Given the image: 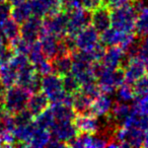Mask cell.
Listing matches in <instances>:
<instances>
[{
    "label": "cell",
    "instance_id": "obj_41",
    "mask_svg": "<svg viewBox=\"0 0 148 148\" xmlns=\"http://www.w3.org/2000/svg\"><path fill=\"white\" fill-rule=\"evenodd\" d=\"M143 146H144V147H148V130H147V131H145V133H144Z\"/></svg>",
    "mask_w": 148,
    "mask_h": 148
},
{
    "label": "cell",
    "instance_id": "obj_15",
    "mask_svg": "<svg viewBox=\"0 0 148 148\" xmlns=\"http://www.w3.org/2000/svg\"><path fill=\"white\" fill-rule=\"evenodd\" d=\"M113 105V101H112L110 95L101 92L99 97H97L92 101L90 108V114H92V115L97 116L99 118L107 117V116H109Z\"/></svg>",
    "mask_w": 148,
    "mask_h": 148
},
{
    "label": "cell",
    "instance_id": "obj_31",
    "mask_svg": "<svg viewBox=\"0 0 148 148\" xmlns=\"http://www.w3.org/2000/svg\"><path fill=\"white\" fill-rule=\"evenodd\" d=\"M8 43L9 47L14 52V54H23V55H27L29 54L31 44L27 43L25 40H23L21 36L17 37L16 39L8 42Z\"/></svg>",
    "mask_w": 148,
    "mask_h": 148
},
{
    "label": "cell",
    "instance_id": "obj_38",
    "mask_svg": "<svg viewBox=\"0 0 148 148\" xmlns=\"http://www.w3.org/2000/svg\"><path fill=\"white\" fill-rule=\"evenodd\" d=\"M129 2H131L130 0H103V4L107 5L110 9L122 6V5L127 4Z\"/></svg>",
    "mask_w": 148,
    "mask_h": 148
},
{
    "label": "cell",
    "instance_id": "obj_46",
    "mask_svg": "<svg viewBox=\"0 0 148 148\" xmlns=\"http://www.w3.org/2000/svg\"><path fill=\"white\" fill-rule=\"evenodd\" d=\"M3 113H4V112H3V110H2V107H1V103H0V118L2 117Z\"/></svg>",
    "mask_w": 148,
    "mask_h": 148
},
{
    "label": "cell",
    "instance_id": "obj_7",
    "mask_svg": "<svg viewBox=\"0 0 148 148\" xmlns=\"http://www.w3.org/2000/svg\"><path fill=\"white\" fill-rule=\"evenodd\" d=\"M123 71L125 82L134 84L146 73L144 59H142L139 55L127 57V60L123 65Z\"/></svg>",
    "mask_w": 148,
    "mask_h": 148
},
{
    "label": "cell",
    "instance_id": "obj_16",
    "mask_svg": "<svg viewBox=\"0 0 148 148\" xmlns=\"http://www.w3.org/2000/svg\"><path fill=\"white\" fill-rule=\"evenodd\" d=\"M59 41L60 39L50 34L44 33L42 31L39 38V42L41 44V48L43 53L49 60H52L58 55L59 51Z\"/></svg>",
    "mask_w": 148,
    "mask_h": 148
},
{
    "label": "cell",
    "instance_id": "obj_36",
    "mask_svg": "<svg viewBox=\"0 0 148 148\" xmlns=\"http://www.w3.org/2000/svg\"><path fill=\"white\" fill-rule=\"evenodd\" d=\"M138 55L142 59L148 58V35L141 38V41L138 45Z\"/></svg>",
    "mask_w": 148,
    "mask_h": 148
},
{
    "label": "cell",
    "instance_id": "obj_9",
    "mask_svg": "<svg viewBox=\"0 0 148 148\" xmlns=\"http://www.w3.org/2000/svg\"><path fill=\"white\" fill-rule=\"evenodd\" d=\"M75 43L77 50L89 51L101 43L99 33L91 25H88L77 33L75 36Z\"/></svg>",
    "mask_w": 148,
    "mask_h": 148
},
{
    "label": "cell",
    "instance_id": "obj_1",
    "mask_svg": "<svg viewBox=\"0 0 148 148\" xmlns=\"http://www.w3.org/2000/svg\"><path fill=\"white\" fill-rule=\"evenodd\" d=\"M29 95L31 93L27 89L17 84L5 88L4 95L1 99L3 112L9 115H15L27 109Z\"/></svg>",
    "mask_w": 148,
    "mask_h": 148
},
{
    "label": "cell",
    "instance_id": "obj_40",
    "mask_svg": "<svg viewBox=\"0 0 148 148\" xmlns=\"http://www.w3.org/2000/svg\"><path fill=\"white\" fill-rule=\"evenodd\" d=\"M7 47H8V45H6V43H5L4 37L2 36V34H0V56L2 55L3 52L7 49Z\"/></svg>",
    "mask_w": 148,
    "mask_h": 148
},
{
    "label": "cell",
    "instance_id": "obj_19",
    "mask_svg": "<svg viewBox=\"0 0 148 148\" xmlns=\"http://www.w3.org/2000/svg\"><path fill=\"white\" fill-rule=\"evenodd\" d=\"M92 99L87 97L80 90L77 91L73 95V99H72V109L76 116L85 115V114H90V108L92 103Z\"/></svg>",
    "mask_w": 148,
    "mask_h": 148
},
{
    "label": "cell",
    "instance_id": "obj_22",
    "mask_svg": "<svg viewBox=\"0 0 148 148\" xmlns=\"http://www.w3.org/2000/svg\"><path fill=\"white\" fill-rule=\"evenodd\" d=\"M52 113L54 115L56 121L63 122V121H73L76 117V114L74 113L71 106H68L63 103H51Z\"/></svg>",
    "mask_w": 148,
    "mask_h": 148
},
{
    "label": "cell",
    "instance_id": "obj_32",
    "mask_svg": "<svg viewBox=\"0 0 148 148\" xmlns=\"http://www.w3.org/2000/svg\"><path fill=\"white\" fill-rule=\"evenodd\" d=\"M80 91L92 99H95V97H99V95L101 93L97 80H92V81H89V82L81 84L80 85Z\"/></svg>",
    "mask_w": 148,
    "mask_h": 148
},
{
    "label": "cell",
    "instance_id": "obj_20",
    "mask_svg": "<svg viewBox=\"0 0 148 148\" xmlns=\"http://www.w3.org/2000/svg\"><path fill=\"white\" fill-rule=\"evenodd\" d=\"M53 73L57 74L59 76H63L71 72L72 68V57L71 54H64L58 55L51 60Z\"/></svg>",
    "mask_w": 148,
    "mask_h": 148
},
{
    "label": "cell",
    "instance_id": "obj_2",
    "mask_svg": "<svg viewBox=\"0 0 148 148\" xmlns=\"http://www.w3.org/2000/svg\"><path fill=\"white\" fill-rule=\"evenodd\" d=\"M136 13L132 1L111 9V27L122 32H135Z\"/></svg>",
    "mask_w": 148,
    "mask_h": 148
},
{
    "label": "cell",
    "instance_id": "obj_6",
    "mask_svg": "<svg viewBox=\"0 0 148 148\" xmlns=\"http://www.w3.org/2000/svg\"><path fill=\"white\" fill-rule=\"evenodd\" d=\"M68 25V12L59 11V12L48 14L43 17L42 31L44 33L55 36L58 39H62L66 36Z\"/></svg>",
    "mask_w": 148,
    "mask_h": 148
},
{
    "label": "cell",
    "instance_id": "obj_45",
    "mask_svg": "<svg viewBox=\"0 0 148 148\" xmlns=\"http://www.w3.org/2000/svg\"><path fill=\"white\" fill-rule=\"evenodd\" d=\"M144 63H145V70H146V73L148 74V58L144 59Z\"/></svg>",
    "mask_w": 148,
    "mask_h": 148
},
{
    "label": "cell",
    "instance_id": "obj_47",
    "mask_svg": "<svg viewBox=\"0 0 148 148\" xmlns=\"http://www.w3.org/2000/svg\"><path fill=\"white\" fill-rule=\"evenodd\" d=\"M3 1H6V0H0V3H1V2H3Z\"/></svg>",
    "mask_w": 148,
    "mask_h": 148
},
{
    "label": "cell",
    "instance_id": "obj_44",
    "mask_svg": "<svg viewBox=\"0 0 148 148\" xmlns=\"http://www.w3.org/2000/svg\"><path fill=\"white\" fill-rule=\"evenodd\" d=\"M4 146V140H3V134L0 133V147Z\"/></svg>",
    "mask_w": 148,
    "mask_h": 148
},
{
    "label": "cell",
    "instance_id": "obj_3",
    "mask_svg": "<svg viewBox=\"0 0 148 148\" xmlns=\"http://www.w3.org/2000/svg\"><path fill=\"white\" fill-rule=\"evenodd\" d=\"M99 39L105 47L120 46L127 51L136 43V34L135 32H122L111 27L99 34Z\"/></svg>",
    "mask_w": 148,
    "mask_h": 148
},
{
    "label": "cell",
    "instance_id": "obj_35",
    "mask_svg": "<svg viewBox=\"0 0 148 148\" xmlns=\"http://www.w3.org/2000/svg\"><path fill=\"white\" fill-rule=\"evenodd\" d=\"M35 67V70L39 75L44 76L47 74L53 73V67H52V62L49 59H45L42 62H40L39 64H37Z\"/></svg>",
    "mask_w": 148,
    "mask_h": 148
},
{
    "label": "cell",
    "instance_id": "obj_17",
    "mask_svg": "<svg viewBox=\"0 0 148 148\" xmlns=\"http://www.w3.org/2000/svg\"><path fill=\"white\" fill-rule=\"evenodd\" d=\"M50 101L45 93H43L42 91H38V92L32 93L29 95V101H27V109L31 112V114L34 116V118L37 115L41 114L42 112H44L46 109L50 107Z\"/></svg>",
    "mask_w": 148,
    "mask_h": 148
},
{
    "label": "cell",
    "instance_id": "obj_5",
    "mask_svg": "<svg viewBox=\"0 0 148 148\" xmlns=\"http://www.w3.org/2000/svg\"><path fill=\"white\" fill-rule=\"evenodd\" d=\"M97 82L103 93H113L122 83L125 82L123 67L117 69L103 67L99 75L97 77Z\"/></svg>",
    "mask_w": 148,
    "mask_h": 148
},
{
    "label": "cell",
    "instance_id": "obj_33",
    "mask_svg": "<svg viewBox=\"0 0 148 148\" xmlns=\"http://www.w3.org/2000/svg\"><path fill=\"white\" fill-rule=\"evenodd\" d=\"M136 97H148V74L133 84Z\"/></svg>",
    "mask_w": 148,
    "mask_h": 148
},
{
    "label": "cell",
    "instance_id": "obj_39",
    "mask_svg": "<svg viewBox=\"0 0 148 148\" xmlns=\"http://www.w3.org/2000/svg\"><path fill=\"white\" fill-rule=\"evenodd\" d=\"M48 146H50V147H67V144L51 136V139L48 143Z\"/></svg>",
    "mask_w": 148,
    "mask_h": 148
},
{
    "label": "cell",
    "instance_id": "obj_21",
    "mask_svg": "<svg viewBox=\"0 0 148 148\" xmlns=\"http://www.w3.org/2000/svg\"><path fill=\"white\" fill-rule=\"evenodd\" d=\"M135 34L142 38L148 35V3H145L136 10Z\"/></svg>",
    "mask_w": 148,
    "mask_h": 148
},
{
    "label": "cell",
    "instance_id": "obj_27",
    "mask_svg": "<svg viewBox=\"0 0 148 148\" xmlns=\"http://www.w3.org/2000/svg\"><path fill=\"white\" fill-rule=\"evenodd\" d=\"M55 122L56 120L54 118V115L52 113L50 107L34 118V124L37 127L43 128V129H47V130L51 129L52 126L55 124Z\"/></svg>",
    "mask_w": 148,
    "mask_h": 148
},
{
    "label": "cell",
    "instance_id": "obj_23",
    "mask_svg": "<svg viewBox=\"0 0 148 148\" xmlns=\"http://www.w3.org/2000/svg\"><path fill=\"white\" fill-rule=\"evenodd\" d=\"M32 15H33V11H32L29 0H25L19 4L12 6V8H11L10 17L14 19L16 23H18L19 25L25 21L27 18H29Z\"/></svg>",
    "mask_w": 148,
    "mask_h": 148
},
{
    "label": "cell",
    "instance_id": "obj_28",
    "mask_svg": "<svg viewBox=\"0 0 148 148\" xmlns=\"http://www.w3.org/2000/svg\"><path fill=\"white\" fill-rule=\"evenodd\" d=\"M117 101L122 103H129L134 101L136 97L135 89L133 84H130L127 82H123L117 89Z\"/></svg>",
    "mask_w": 148,
    "mask_h": 148
},
{
    "label": "cell",
    "instance_id": "obj_24",
    "mask_svg": "<svg viewBox=\"0 0 148 148\" xmlns=\"http://www.w3.org/2000/svg\"><path fill=\"white\" fill-rule=\"evenodd\" d=\"M50 139H51V132L50 130L39 128L36 126L32 137L27 143V147H46L48 146Z\"/></svg>",
    "mask_w": 148,
    "mask_h": 148
},
{
    "label": "cell",
    "instance_id": "obj_12",
    "mask_svg": "<svg viewBox=\"0 0 148 148\" xmlns=\"http://www.w3.org/2000/svg\"><path fill=\"white\" fill-rule=\"evenodd\" d=\"M73 123L78 133L95 134L101 131V127H103L99 120V117L92 115V114L76 116L75 119L73 120Z\"/></svg>",
    "mask_w": 148,
    "mask_h": 148
},
{
    "label": "cell",
    "instance_id": "obj_26",
    "mask_svg": "<svg viewBox=\"0 0 148 148\" xmlns=\"http://www.w3.org/2000/svg\"><path fill=\"white\" fill-rule=\"evenodd\" d=\"M19 31H21V25L11 17L7 18L1 25V34L8 42L19 37Z\"/></svg>",
    "mask_w": 148,
    "mask_h": 148
},
{
    "label": "cell",
    "instance_id": "obj_37",
    "mask_svg": "<svg viewBox=\"0 0 148 148\" xmlns=\"http://www.w3.org/2000/svg\"><path fill=\"white\" fill-rule=\"evenodd\" d=\"M82 7L88 11H92L103 4V0H81Z\"/></svg>",
    "mask_w": 148,
    "mask_h": 148
},
{
    "label": "cell",
    "instance_id": "obj_30",
    "mask_svg": "<svg viewBox=\"0 0 148 148\" xmlns=\"http://www.w3.org/2000/svg\"><path fill=\"white\" fill-rule=\"evenodd\" d=\"M131 112L138 116H148V97H136Z\"/></svg>",
    "mask_w": 148,
    "mask_h": 148
},
{
    "label": "cell",
    "instance_id": "obj_11",
    "mask_svg": "<svg viewBox=\"0 0 148 148\" xmlns=\"http://www.w3.org/2000/svg\"><path fill=\"white\" fill-rule=\"evenodd\" d=\"M127 60L126 51L120 46H110L106 49L101 63L106 68L109 69H117L123 67Z\"/></svg>",
    "mask_w": 148,
    "mask_h": 148
},
{
    "label": "cell",
    "instance_id": "obj_25",
    "mask_svg": "<svg viewBox=\"0 0 148 148\" xmlns=\"http://www.w3.org/2000/svg\"><path fill=\"white\" fill-rule=\"evenodd\" d=\"M0 81L5 88L16 84L17 70L13 68L9 63L0 65Z\"/></svg>",
    "mask_w": 148,
    "mask_h": 148
},
{
    "label": "cell",
    "instance_id": "obj_42",
    "mask_svg": "<svg viewBox=\"0 0 148 148\" xmlns=\"http://www.w3.org/2000/svg\"><path fill=\"white\" fill-rule=\"evenodd\" d=\"M4 91H5V87L3 86V84L0 81V103H1V99L3 97V95H4Z\"/></svg>",
    "mask_w": 148,
    "mask_h": 148
},
{
    "label": "cell",
    "instance_id": "obj_13",
    "mask_svg": "<svg viewBox=\"0 0 148 148\" xmlns=\"http://www.w3.org/2000/svg\"><path fill=\"white\" fill-rule=\"evenodd\" d=\"M50 132H51L52 137L57 138L66 144L78 134V131L74 125L73 121H56L50 129Z\"/></svg>",
    "mask_w": 148,
    "mask_h": 148
},
{
    "label": "cell",
    "instance_id": "obj_43",
    "mask_svg": "<svg viewBox=\"0 0 148 148\" xmlns=\"http://www.w3.org/2000/svg\"><path fill=\"white\" fill-rule=\"evenodd\" d=\"M7 1H8V2L12 5V6H14V5L19 4V3L23 2V1H25V0H7Z\"/></svg>",
    "mask_w": 148,
    "mask_h": 148
},
{
    "label": "cell",
    "instance_id": "obj_14",
    "mask_svg": "<svg viewBox=\"0 0 148 148\" xmlns=\"http://www.w3.org/2000/svg\"><path fill=\"white\" fill-rule=\"evenodd\" d=\"M90 25L99 34L111 27V9L107 5H101L90 11Z\"/></svg>",
    "mask_w": 148,
    "mask_h": 148
},
{
    "label": "cell",
    "instance_id": "obj_18",
    "mask_svg": "<svg viewBox=\"0 0 148 148\" xmlns=\"http://www.w3.org/2000/svg\"><path fill=\"white\" fill-rule=\"evenodd\" d=\"M131 113V107L127 103L118 101L115 103L112 107L109 116H107L108 120L111 122V124H118V126L121 125L123 121L129 116Z\"/></svg>",
    "mask_w": 148,
    "mask_h": 148
},
{
    "label": "cell",
    "instance_id": "obj_29",
    "mask_svg": "<svg viewBox=\"0 0 148 148\" xmlns=\"http://www.w3.org/2000/svg\"><path fill=\"white\" fill-rule=\"evenodd\" d=\"M62 77V86L66 93L69 95H74L77 91L80 90V83H79L78 79L74 76V74L72 72L63 75Z\"/></svg>",
    "mask_w": 148,
    "mask_h": 148
},
{
    "label": "cell",
    "instance_id": "obj_4",
    "mask_svg": "<svg viewBox=\"0 0 148 148\" xmlns=\"http://www.w3.org/2000/svg\"><path fill=\"white\" fill-rule=\"evenodd\" d=\"M41 91L49 99L50 103H62L66 95L62 86V77L55 73L41 77Z\"/></svg>",
    "mask_w": 148,
    "mask_h": 148
},
{
    "label": "cell",
    "instance_id": "obj_10",
    "mask_svg": "<svg viewBox=\"0 0 148 148\" xmlns=\"http://www.w3.org/2000/svg\"><path fill=\"white\" fill-rule=\"evenodd\" d=\"M42 23L43 18L32 15L29 18L21 23L19 36L29 44L38 41L42 33Z\"/></svg>",
    "mask_w": 148,
    "mask_h": 148
},
{
    "label": "cell",
    "instance_id": "obj_34",
    "mask_svg": "<svg viewBox=\"0 0 148 148\" xmlns=\"http://www.w3.org/2000/svg\"><path fill=\"white\" fill-rule=\"evenodd\" d=\"M60 8L65 12H71L78 8H83L81 0H59Z\"/></svg>",
    "mask_w": 148,
    "mask_h": 148
},
{
    "label": "cell",
    "instance_id": "obj_8",
    "mask_svg": "<svg viewBox=\"0 0 148 148\" xmlns=\"http://www.w3.org/2000/svg\"><path fill=\"white\" fill-rule=\"evenodd\" d=\"M90 25V11L78 8L68 13V25L66 36L75 37L80 29Z\"/></svg>",
    "mask_w": 148,
    "mask_h": 148
}]
</instances>
